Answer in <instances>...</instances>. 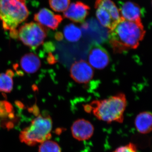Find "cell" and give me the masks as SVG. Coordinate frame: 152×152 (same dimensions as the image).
Here are the masks:
<instances>
[{
	"mask_svg": "<svg viewBox=\"0 0 152 152\" xmlns=\"http://www.w3.org/2000/svg\"><path fill=\"white\" fill-rule=\"evenodd\" d=\"M14 72L12 70H8L4 73L0 74V92H11L13 88V77Z\"/></svg>",
	"mask_w": 152,
	"mask_h": 152,
	"instance_id": "9a60e30c",
	"label": "cell"
},
{
	"mask_svg": "<svg viewBox=\"0 0 152 152\" xmlns=\"http://www.w3.org/2000/svg\"><path fill=\"white\" fill-rule=\"evenodd\" d=\"M63 19L61 15L55 14L47 8L41 9L34 16V20L37 23L53 30L58 28Z\"/></svg>",
	"mask_w": 152,
	"mask_h": 152,
	"instance_id": "30bf717a",
	"label": "cell"
},
{
	"mask_svg": "<svg viewBox=\"0 0 152 152\" xmlns=\"http://www.w3.org/2000/svg\"><path fill=\"white\" fill-rule=\"evenodd\" d=\"M135 126L139 132L147 134L152 131V113L149 112L140 113L135 120Z\"/></svg>",
	"mask_w": 152,
	"mask_h": 152,
	"instance_id": "5bb4252c",
	"label": "cell"
},
{
	"mask_svg": "<svg viewBox=\"0 0 152 152\" xmlns=\"http://www.w3.org/2000/svg\"><path fill=\"white\" fill-rule=\"evenodd\" d=\"M51 8L55 12H64L70 4V0H49Z\"/></svg>",
	"mask_w": 152,
	"mask_h": 152,
	"instance_id": "ac0fdd59",
	"label": "cell"
},
{
	"mask_svg": "<svg viewBox=\"0 0 152 152\" xmlns=\"http://www.w3.org/2000/svg\"><path fill=\"white\" fill-rule=\"evenodd\" d=\"M88 61L93 68L102 69L108 65L110 57L105 49L98 44H94L90 48Z\"/></svg>",
	"mask_w": 152,
	"mask_h": 152,
	"instance_id": "ba28073f",
	"label": "cell"
},
{
	"mask_svg": "<svg viewBox=\"0 0 152 152\" xmlns=\"http://www.w3.org/2000/svg\"><path fill=\"white\" fill-rule=\"evenodd\" d=\"M94 128L89 121L79 119L73 123L71 127V132L74 138L79 141L89 140L94 134Z\"/></svg>",
	"mask_w": 152,
	"mask_h": 152,
	"instance_id": "8fae6325",
	"label": "cell"
},
{
	"mask_svg": "<svg viewBox=\"0 0 152 152\" xmlns=\"http://www.w3.org/2000/svg\"><path fill=\"white\" fill-rule=\"evenodd\" d=\"M64 35L69 42H75L78 41L81 37L82 31L78 27L71 23L64 28Z\"/></svg>",
	"mask_w": 152,
	"mask_h": 152,
	"instance_id": "2e32d148",
	"label": "cell"
},
{
	"mask_svg": "<svg viewBox=\"0 0 152 152\" xmlns=\"http://www.w3.org/2000/svg\"><path fill=\"white\" fill-rule=\"evenodd\" d=\"M13 107L9 102L6 101H0V118H4L14 117Z\"/></svg>",
	"mask_w": 152,
	"mask_h": 152,
	"instance_id": "d6986e66",
	"label": "cell"
},
{
	"mask_svg": "<svg viewBox=\"0 0 152 152\" xmlns=\"http://www.w3.org/2000/svg\"><path fill=\"white\" fill-rule=\"evenodd\" d=\"M95 8L99 21L110 30L122 19L119 9L112 0H96Z\"/></svg>",
	"mask_w": 152,
	"mask_h": 152,
	"instance_id": "8992f818",
	"label": "cell"
},
{
	"mask_svg": "<svg viewBox=\"0 0 152 152\" xmlns=\"http://www.w3.org/2000/svg\"><path fill=\"white\" fill-rule=\"evenodd\" d=\"M127 106L126 96L123 93L107 99L93 101L84 107L85 111L92 113L98 119L105 122L122 123Z\"/></svg>",
	"mask_w": 152,
	"mask_h": 152,
	"instance_id": "7a4b0ae2",
	"label": "cell"
},
{
	"mask_svg": "<svg viewBox=\"0 0 152 152\" xmlns=\"http://www.w3.org/2000/svg\"><path fill=\"white\" fill-rule=\"evenodd\" d=\"M53 121L48 115H39L20 134V140L29 146L35 145L50 140Z\"/></svg>",
	"mask_w": 152,
	"mask_h": 152,
	"instance_id": "277c9868",
	"label": "cell"
},
{
	"mask_svg": "<svg viewBox=\"0 0 152 152\" xmlns=\"http://www.w3.org/2000/svg\"><path fill=\"white\" fill-rule=\"evenodd\" d=\"M71 78L80 84H86L92 79L94 75L93 67L84 60L77 61L70 68Z\"/></svg>",
	"mask_w": 152,
	"mask_h": 152,
	"instance_id": "52a82bcc",
	"label": "cell"
},
{
	"mask_svg": "<svg viewBox=\"0 0 152 152\" xmlns=\"http://www.w3.org/2000/svg\"><path fill=\"white\" fill-rule=\"evenodd\" d=\"M119 11L122 18L127 20L137 21L141 20V10L140 6L136 3L126 2L122 4Z\"/></svg>",
	"mask_w": 152,
	"mask_h": 152,
	"instance_id": "7c38bea8",
	"label": "cell"
},
{
	"mask_svg": "<svg viewBox=\"0 0 152 152\" xmlns=\"http://www.w3.org/2000/svg\"><path fill=\"white\" fill-rule=\"evenodd\" d=\"M47 36L46 28L37 22L23 25L18 31V37L25 45L37 49L43 43Z\"/></svg>",
	"mask_w": 152,
	"mask_h": 152,
	"instance_id": "5b68a950",
	"label": "cell"
},
{
	"mask_svg": "<svg viewBox=\"0 0 152 152\" xmlns=\"http://www.w3.org/2000/svg\"><path fill=\"white\" fill-rule=\"evenodd\" d=\"M112 152H137V150L134 144L130 143L126 145L117 148Z\"/></svg>",
	"mask_w": 152,
	"mask_h": 152,
	"instance_id": "ffe728a7",
	"label": "cell"
},
{
	"mask_svg": "<svg viewBox=\"0 0 152 152\" xmlns=\"http://www.w3.org/2000/svg\"></svg>",
	"mask_w": 152,
	"mask_h": 152,
	"instance_id": "44dd1931",
	"label": "cell"
},
{
	"mask_svg": "<svg viewBox=\"0 0 152 152\" xmlns=\"http://www.w3.org/2000/svg\"><path fill=\"white\" fill-rule=\"evenodd\" d=\"M39 152H61V149L57 142L49 140L41 143Z\"/></svg>",
	"mask_w": 152,
	"mask_h": 152,
	"instance_id": "e0dca14e",
	"label": "cell"
},
{
	"mask_svg": "<svg viewBox=\"0 0 152 152\" xmlns=\"http://www.w3.org/2000/svg\"><path fill=\"white\" fill-rule=\"evenodd\" d=\"M90 7L82 2L72 3L64 12V17L72 21L77 23L84 22L89 15Z\"/></svg>",
	"mask_w": 152,
	"mask_h": 152,
	"instance_id": "9c48e42d",
	"label": "cell"
},
{
	"mask_svg": "<svg viewBox=\"0 0 152 152\" xmlns=\"http://www.w3.org/2000/svg\"><path fill=\"white\" fill-rule=\"evenodd\" d=\"M145 34V31L141 20L130 21L122 18L110 30L109 42L115 53H121L137 48Z\"/></svg>",
	"mask_w": 152,
	"mask_h": 152,
	"instance_id": "6da1fadb",
	"label": "cell"
},
{
	"mask_svg": "<svg viewBox=\"0 0 152 152\" xmlns=\"http://www.w3.org/2000/svg\"><path fill=\"white\" fill-rule=\"evenodd\" d=\"M21 67L25 72L33 74L37 72L40 68V60L37 55L29 53L24 55L20 62Z\"/></svg>",
	"mask_w": 152,
	"mask_h": 152,
	"instance_id": "4fadbf2b",
	"label": "cell"
},
{
	"mask_svg": "<svg viewBox=\"0 0 152 152\" xmlns=\"http://www.w3.org/2000/svg\"><path fill=\"white\" fill-rule=\"evenodd\" d=\"M26 1L0 0V20L5 31H15L19 25L27 18L29 12Z\"/></svg>",
	"mask_w": 152,
	"mask_h": 152,
	"instance_id": "3957f363",
	"label": "cell"
}]
</instances>
